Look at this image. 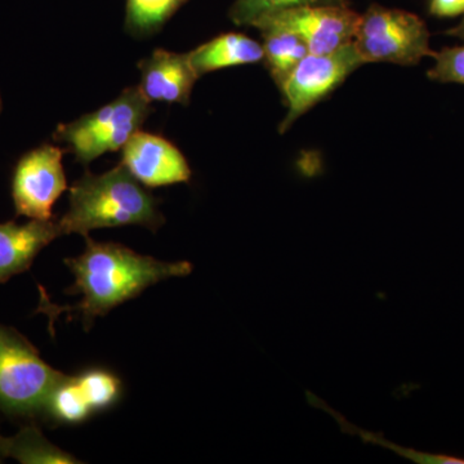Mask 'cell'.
I'll return each mask as SVG.
<instances>
[{"label":"cell","mask_w":464,"mask_h":464,"mask_svg":"<svg viewBox=\"0 0 464 464\" xmlns=\"http://www.w3.org/2000/svg\"><path fill=\"white\" fill-rule=\"evenodd\" d=\"M84 252L75 258L65 259L75 276V284L67 289L70 295H82L75 306L60 307L51 304L42 290L38 311L50 317L60 313H79L84 328L105 316L112 308L141 295L149 286L170 277L188 276L190 262H164L116 243H99L85 237Z\"/></svg>","instance_id":"obj_1"},{"label":"cell","mask_w":464,"mask_h":464,"mask_svg":"<svg viewBox=\"0 0 464 464\" xmlns=\"http://www.w3.org/2000/svg\"><path fill=\"white\" fill-rule=\"evenodd\" d=\"M63 235L99 228L143 226L157 231L164 224L158 200L142 183L119 166L103 174L85 172L70 188L69 209L58 218Z\"/></svg>","instance_id":"obj_2"},{"label":"cell","mask_w":464,"mask_h":464,"mask_svg":"<svg viewBox=\"0 0 464 464\" xmlns=\"http://www.w3.org/2000/svg\"><path fill=\"white\" fill-rule=\"evenodd\" d=\"M63 373L48 365L32 342L0 324V413L41 418L45 400Z\"/></svg>","instance_id":"obj_3"},{"label":"cell","mask_w":464,"mask_h":464,"mask_svg":"<svg viewBox=\"0 0 464 464\" xmlns=\"http://www.w3.org/2000/svg\"><path fill=\"white\" fill-rule=\"evenodd\" d=\"M151 112V102L140 87L127 88L108 105L58 125L53 140L66 143L76 160L88 164L106 152L123 149Z\"/></svg>","instance_id":"obj_4"},{"label":"cell","mask_w":464,"mask_h":464,"mask_svg":"<svg viewBox=\"0 0 464 464\" xmlns=\"http://www.w3.org/2000/svg\"><path fill=\"white\" fill-rule=\"evenodd\" d=\"M353 42L365 63L411 66L435 53L430 48V32L422 18L402 9L377 5L360 16Z\"/></svg>","instance_id":"obj_5"},{"label":"cell","mask_w":464,"mask_h":464,"mask_svg":"<svg viewBox=\"0 0 464 464\" xmlns=\"http://www.w3.org/2000/svg\"><path fill=\"white\" fill-rule=\"evenodd\" d=\"M362 65L365 61L357 51L355 42L332 53H308L280 87L288 108L280 124V132L288 130L297 119L329 96Z\"/></svg>","instance_id":"obj_6"},{"label":"cell","mask_w":464,"mask_h":464,"mask_svg":"<svg viewBox=\"0 0 464 464\" xmlns=\"http://www.w3.org/2000/svg\"><path fill=\"white\" fill-rule=\"evenodd\" d=\"M63 150L43 145L26 152L14 167L12 199L16 216L52 219L58 198L67 190Z\"/></svg>","instance_id":"obj_7"},{"label":"cell","mask_w":464,"mask_h":464,"mask_svg":"<svg viewBox=\"0 0 464 464\" xmlns=\"http://www.w3.org/2000/svg\"><path fill=\"white\" fill-rule=\"evenodd\" d=\"M360 16L348 5H307L267 14L256 23L268 21L292 30L310 53L326 54L355 41Z\"/></svg>","instance_id":"obj_8"},{"label":"cell","mask_w":464,"mask_h":464,"mask_svg":"<svg viewBox=\"0 0 464 464\" xmlns=\"http://www.w3.org/2000/svg\"><path fill=\"white\" fill-rule=\"evenodd\" d=\"M121 150V166L143 186L160 188L190 181L188 160L163 137L139 130Z\"/></svg>","instance_id":"obj_9"},{"label":"cell","mask_w":464,"mask_h":464,"mask_svg":"<svg viewBox=\"0 0 464 464\" xmlns=\"http://www.w3.org/2000/svg\"><path fill=\"white\" fill-rule=\"evenodd\" d=\"M139 69L141 72L139 87L150 102L188 105L192 88L199 78L188 53L157 50L151 56L143 58Z\"/></svg>","instance_id":"obj_10"},{"label":"cell","mask_w":464,"mask_h":464,"mask_svg":"<svg viewBox=\"0 0 464 464\" xmlns=\"http://www.w3.org/2000/svg\"><path fill=\"white\" fill-rule=\"evenodd\" d=\"M63 235L57 218L0 224V284L29 270L36 256Z\"/></svg>","instance_id":"obj_11"},{"label":"cell","mask_w":464,"mask_h":464,"mask_svg":"<svg viewBox=\"0 0 464 464\" xmlns=\"http://www.w3.org/2000/svg\"><path fill=\"white\" fill-rule=\"evenodd\" d=\"M197 74H208L228 67L264 63L261 43L239 33L222 34L188 53Z\"/></svg>","instance_id":"obj_12"},{"label":"cell","mask_w":464,"mask_h":464,"mask_svg":"<svg viewBox=\"0 0 464 464\" xmlns=\"http://www.w3.org/2000/svg\"><path fill=\"white\" fill-rule=\"evenodd\" d=\"M253 27L262 34L264 63L273 76L275 83L280 88L292 74L295 66L310 53L306 43L292 30L268 21H258Z\"/></svg>","instance_id":"obj_13"},{"label":"cell","mask_w":464,"mask_h":464,"mask_svg":"<svg viewBox=\"0 0 464 464\" xmlns=\"http://www.w3.org/2000/svg\"><path fill=\"white\" fill-rule=\"evenodd\" d=\"M3 454L24 464L81 463L72 454L52 444L34 424L23 427L11 438L3 439Z\"/></svg>","instance_id":"obj_14"},{"label":"cell","mask_w":464,"mask_h":464,"mask_svg":"<svg viewBox=\"0 0 464 464\" xmlns=\"http://www.w3.org/2000/svg\"><path fill=\"white\" fill-rule=\"evenodd\" d=\"M93 414L76 375H66L57 382L45 400L42 420L54 424H78Z\"/></svg>","instance_id":"obj_15"},{"label":"cell","mask_w":464,"mask_h":464,"mask_svg":"<svg viewBox=\"0 0 464 464\" xmlns=\"http://www.w3.org/2000/svg\"><path fill=\"white\" fill-rule=\"evenodd\" d=\"M188 0H127L125 30L133 36L154 35Z\"/></svg>","instance_id":"obj_16"},{"label":"cell","mask_w":464,"mask_h":464,"mask_svg":"<svg viewBox=\"0 0 464 464\" xmlns=\"http://www.w3.org/2000/svg\"><path fill=\"white\" fill-rule=\"evenodd\" d=\"M307 401L315 408L323 409L326 413L332 414L334 420L340 423L341 431L348 433V435H356L362 438V441L366 444L381 445L390 449V450L395 451L399 456L406 458V459L413 460L414 463L420 464H464V458L456 456H448V454H430L423 453V451L413 450V449L399 447V445L393 444V442L387 441L383 438L382 433H373L364 431V430L357 429L346 420V418L342 417L337 411H333L329 408L325 402L322 401L319 398H316L314 393L306 392Z\"/></svg>","instance_id":"obj_17"},{"label":"cell","mask_w":464,"mask_h":464,"mask_svg":"<svg viewBox=\"0 0 464 464\" xmlns=\"http://www.w3.org/2000/svg\"><path fill=\"white\" fill-rule=\"evenodd\" d=\"M307 5H348V0H235L230 18L235 25L253 26L267 14Z\"/></svg>","instance_id":"obj_18"},{"label":"cell","mask_w":464,"mask_h":464,"mask_svg":"<svg viewBox=\"0 0 464 464\" xmlns=\"http://www.w3.org/2000/svg\"><path fill=\"white\" fill-rule=\"evenodd\" d=\"M76 380L93 413L111 408L121 399V380L105 369H90L76 375Z\"/></svg>","instance_id":"obj_19"},{"label":"cell","mask_w":464,"mask_h":464,"mask_svg":"<svg viewBox=\"0 0 464 464\" xmlns=\"http://www.w3.org/2000/svg\"><path fill=\"white\" fill-rule=\"evenodd\" d=\"M435 65L429 70L430 79L441 83L464 84V45L442 48L433 53Z\"/></svg>","instance_id":"obj_20"},{"label":"cell","mask_w":464,"mask_h":464,"mask_svg":"<svg viewBox=\"0 0 464 464\" xmlns=\"http://www.w3.org/2000/svg\"><path fill=\"white\" fill-rule=\"evenodd\" d=\"M430 12L438 17L464 16V0H431Z\"/></svg>","instance_id":"obj_21"},{"label":"cell","mask_w":464,"mask_h":464,"mask_svg":"<svg viewBox=\"0 0 464 464\" xmlns=\"http://www.w3.org/2000/svg\"><path fill=\"white\" fill-rule=\"evenodd\" d=\"M448 35L454 36V38L460 39V41L464 42V16L463 20L460 21L459 24L456 27H453V29L449 30L447 33Z\"/></svg>","instance_id":"obj_22"},{"label":"cell","mask_w":464,"mask_h":464,"mask_svg":"<svg viewBox=\"0 0 464 464\" xmlns=\"http://www.w3.org/2000/svg\"><path fill=\"white\" fill-rule=\"evenodd\" d=\"M3 439H5V436L0 435V463L3 462V459H5V454H3Z\"/></svg>","instance_id":"obj_23"},{"label":"cell","mask_w":464,"mask_h":464,"mask_svg":"<svg viewBox=\"0 0 464 464\" xmlns=\"http://www.w3.org/2000/svg\"><path fill=\"white\" fill-rule=\"evenodd\" d=\"M2 110H3V101H2V96H0V112H2Z\"/></svg>","instance_id":"obj_24"}]
</instances>
